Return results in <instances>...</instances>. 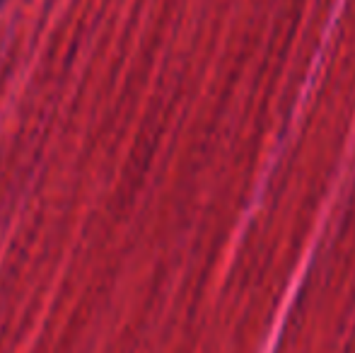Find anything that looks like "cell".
Returning <instances> with one entry per match:
<instances>
[{
  "instance_id": "obj_1",
  "label": "cell",
  "mask_w": 355,
  "mask_h": 353,
  "mask_svg": "<svg viewBox=\"0 0 355 353\" xmlns=\"http://www.w3.org/2000/svg\"><path fill=\"white\" fill-rule=\"evenodd\" d=\"M0 3H3V0H0Z\"/></svg>"
}]
</instances>
